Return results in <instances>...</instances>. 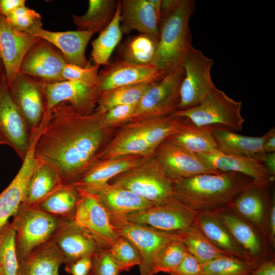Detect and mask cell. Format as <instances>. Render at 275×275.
<instances>
[{"mask_svg":"<svg viewBox=\"0 0 275 275\" xmlns=\"http://www.w3.org/2000/svg\"><path fill=\"white\" fill-rule=\"evenodd\" d=\"M35 140L22 160V164L9 185L0 193V230L13 216L22 203L29 180L38 160L34 155Z\"/></svg>","mask_w":275,"mask_h":275,"instance_id":"obj_25","label":"cell"},{"mask_svg":"<svg viewBox=\"0 0 275 275\" xmlns=\"http://www.w3.org/2000/svg\"><path fill=\"white\" fill-rule=\"evenodd\" d=\"M44 91L45 106L43 118L55 106L63 102L80 114H90L94 111L100 95L97 87L71 80L44 81Z\"/></svg>","mask_w":275,"mask_h":275,"instance_id":"obj_13","label":"cell"},{"mask_svg":"<svg viewBox=\"0 0 275 275\" xmlns=\"http://www.w3.org/2000/svg\"><path fill=\"white\" fill-rule=\"evenodd\" d=\"M179 234L180 240L187 251L203 264L228 256L212 244L195 223Z\"/></svg>","mask_w":275,"mask_h":275,"instance_id":"obj_38","label":"cell"},{"mask_svg":"<svg viewBox=\"0 0 275 275\" xmlns=\"http://www.w3.org/2000/svg\"><path fill=\"white\" fill-rule=\"evenodd\" d=\"M5 19L14 29L25 34H28L34 28L42 26L40 14L25 5L13 11Z\"/></svg>","mask_w":275,"mask_h":275,"instance_id":"obj_44","label":"cell"},{"mask_svg":"<svg viewBox=\"0 0 275 275\" xmlns=\"http://www.w3.org/2000/svg\"><path fill=\"white\" fill-rule=\"evenodd\" d=\"M158 42L157 37L147 34L130 37L119 46V60L138 65L154 66Z\"/></svg>","mask_w":275,"mask_h":275,"instance_id":"obj_34","label":"cell"},{"mask_svg":"<svg viewBox=\"0 0 275 275\" xmlns=\"http://www.w3.org/2000/svg\"><path fill=\"white\" fill-rule=\"evenodd\" d=\"M55 275H60V274H59V272H57Z\"/></svg>","mask_w":275,"mask_h":275,"instance_id":"obj_58","label":"cell"},{"mask_svg":"<svg viewBox=\"0 0 275 275\" xmlns=\"http://www.w3.org/2000/svg\"><path fill=\"white\" fill-rule=\"evenodd\" d=\"M115 0H89L87 12L82 15L71 14L77 30L102 32L113 20L118 5Z\"/></svg>","mask_w":275,"mask_h":275,"instance_id":"obj_35","label":"cell"},{"mask_svg":"<svg viewBox=\"0 0 275 275\" xmlns=\"http://www.w3.org/2000/svg\"><path fill=\"white\" fill-rule=\"evenodd\" d=\"M147 157L128 155L100 160L73 185L83 190L100 187L118 175L138 166Z\"/></svg>","mask_w":275,"mask_h":275,"instance_id":"obj_27","label":"cell"},{"mask_svg":"<svg viewBox=\"0 0 275 275\" xmlns=\"http://www.w3.org/2000/svg\"><path fill=\"white\" fill-rule=\"evenodd\" d=\"M109 250L121 272L141 264L142 258L139 250L124 236L119 235Z\"/></svg>","mask_w":275,"mask_h":275,"instance_id":"obj_43","label":"cell"},{"mask_svg":"<svg viewBox=\"0 0 275 275\" xmlns=\"http://www.w3.org/2000/svg\"><path fill=\"white\" fill-rule=\"evenodd\" d=\"M83 190L94 196L105 209L109 216L126 217L129 214L153 205L132 191L109 183L97 188Z\"/></svg>","mask_w":275,"mask_h":275,"instance_id":"obj_26","label":"cell"},{"mask_svg":"<svg viewBox=\"0 0 275 275\" xmlns=\"http://www.w3.org/2000/svg\"><path fill=\"white\" fill-rule=\"evenodd\" d=\"M137 103L116 106L103 114L105 125L113 129L119 125L125 124L131 120L137 106Z\"/></svg>","mask_w":275,"mask_h":275,"instance_id":"obj_47","label":"cell"},{"mask_svg":"<svg viewBox=\"0 0 275 275\" xmlns=\"http://www.w3.org/2000/svg\"><path fill=\"white\" fill-rule=\"evenodd\" d=\"M66 64L61 52L41 39L25 56L19 72L44 81H63L62 71Z\"/></svg>","mask_w":275,"mask_h":275,"instance_id":"obj_19","label":"cell"},{"mask_svg":"<svg viewBox=\"0 0 275 275\" xmlns=\"http://www.w3.org/2000/svg\"><path fill=\"white\" fill-rule=\"evenodd\" d=\"M198 155L209 167L221 172L244 175L252 179L255 184L266 186L273 184L274 182V177L253 157L227 154L219 150Z\"/></svg>","mask_w":275,"mask_h":275,"instance_id":"obj_23","label":"cell"},{"mask_svg":"<svg viewBox=\"0 0 275 275\" xmlns=\"http://www.w3.org/2000/svg\"><path fill=\"white\" fill-rule=\"evenodd\" d=\"M65 219L53 216L37 206L21 203L13 216L18 262L52 239Z\"/></svg>","mask_w":275,"mask_h":275,"instance_id":"obj_5","label":"cell"},{"mask_svg":"<svg viewBox=\"0 0 275 275\" xmlns=\"http://www.w3.org/2000/svg\"><path fill=\"white\" fill-rule=\"evenodd\" d=\"M256 159L260 162L265 168L269 174L275 176V152H263L257 156Z\"/></svg>","mask_w":275,"mask_h":275,"instance_id":"obj_50","label":"cell"},{"mask_svg":"<svg viewBox=\"0 0 275 275\" xmlns=\"http://www.w3.org/2000/svg\"><path fill=\"white\" fill-rule=\"evenodd\" d=\"M162 0H122L120 27L123 35L132 31L159 37Z\"/></svg>","mask_w":275,"mask_h":275,"instance_id":"obj_21","label":"cell"},{"mask_svg":"<svg viewBox=\"0 0 275 275\" xmlns=\"http://www.w3.org/2000/svg\"><path fill=\"white\" fill-rule=\"evenodd\" d=\"M153 155L165 174L173 181L202 174L221 173L207 166L197 154L169 138L158 146Z\"/></svg>","mask_w":275,"mask_h":275,"instance_id":"obj_15","label":"cell"},{"mask_svg":"<svg viewBox=\"0 0 275 275\" xmlns=\"http://www.w3.org/2000/svg\"><path fill=\"white\" fill-rule=\"evenodd\" d=\"M0 275H3L2 272L0 270Z\"/></svg>","mask_w":275,"mask_h":275,"instance_id":"obj_57","label":"cell"},{"mask_svg":"<svg viewBox=\"0 0 275 275\" xmlns=\"http://www.w3.org/2000/svg\"><path fill=\"white\" fill-rule=\"evenodd\" d=\"M154 84L127 86L103 92L98 99L94 111L104 114L116 106L137 103Z\"/></svg>","mask_w":275,"mask_h":275,"instance_id":"obj_39","label":"cell"},{"mask_svg":"<svg viewBox=\"0 0 275 275\" xmlns=\"http://www.w3.org/2000/svg\"><path fill=\"white\" fill-rule=\"evenodd\" d=\"M213 64L212 59L193 46L190 48L183 63L184 75L177 110L197 106L215 87L211 74Z\"/></svg>","mask_w":275,"mask_h":275,"instance_id":"obj_8","label":"cell"},{"mask_svg":"<svg viewBox=\"0 0 275 275\" xmlns=\"http://www.w3.org/2000/svg\"><path fill=\"white\" fill-rule=\"evenodd\" d=\"M77 188L80 198L74 221L101 246L109 249L119 235L113 228L108 213L94 196Z\"/></svg>","mask_w":275,"mask_h":275,"instance_id":"obj_14","label":"cell"},{"mask_svg":"<svg viewBox=\"0 0 275 275\" xmlns=\"http://www.w3.org/2000/svg\"><path fill=\"white\" fill-rule=\"evenodd\" d=\"M242 104L215 87L199 104L171 115L187 118L199 126H220L236 132L242 130L244 122Z\"/></svg>","mask_w":275,"mask_h":275,"instance_id":"obj_6","label":"cell"},{"mask_svg":"<svg viewBox=\"0 0 275 275\" xmlns=\"http://www.w3.org/2000/svg\"><path fill=\"white\" fill-rule=\"evenodd\" d=\"M184 119L183 117L169 115L127 123L155 151L164 140L178 130Z\"/></svg>","mask_w":275,"mask_h":275,"instance_id":"obj_30","label":"cell"},{"mask_svg":"<svg viewBox=\"0 0 275 275\" xmlns=\"http://www.w3.org/2000/svg\"><path fill=\"white\" fill-rule=\"evenodd\" d=\"M99 67L94 64L81 67L67 63L62 71V77L63 80L77 81L98 88Z\"/></svg>","mask_w":275,"mask_h":275,"instance_id":"obj_45","label":"cell"},{"mask_svg":"<svg viewBox=\"0 0 275 275\" xmlns=\"http://www.w3.org/2000/svg\"><path fill=\"white\" fill-rule=\"evenodd\" d=\"M0 135L23 160L32 140L25 120L10 97L6 79L0 88Z\"/></svg>","mask_w":275,"mask_h":275,"instance_id":"obj_17","label":"cell"},{"mask_svg":"<svg viewBox=\"0 0 275 275\" xmlns=\"http://www.w3.org/2000/svg\"><path fill=\"white\" fill-rule=\"evenodd\" d=\"M184 75L182 66L170 71L154 84L138 102L130 122L169 116L176 111Z\"/></svg>","mask_w":275,"mask_h":275,"instance_id":"obj_7","label":"cell"},{"mask_svg":"<svg viewBox=\"0 0 275 275\" xmlns=\"http://www.w3.org/2000/svg\"><path fill=\"white\" fill-rule=\"evenodd\" d=\"M211 127L217 148L223 153L255 158L264 152L262 136H246L220 126Z\"/></svg>","mask_w":275,"mask_h":275,"instance_id":"obj_31","label":"cell"},{"mask_svg":"<svg viewBox=\"0 0 275 275\" xmlns=\"http://www.w3.org/2000/svg\"><path fill=\"white\" fill-rule=\"evenodd\" d=\"M25 0H0V14L5 17L13 11L25 5Z\"/></svg>","mask_w":275,"mask_h":275,"instance_id":"obj_51","label":"cell"},{"mask_svg":"<svg viewBox=\"0 0 275 275\" xmlns=\"http://www.w3.org/2000/svg\"><path fill=\"white\" fill-rule=\"evenodd\" d=\"M79 198V190L74 185H62L36 206L53 216L74 220Z\"/></svg>","mask_w":275,"mask_h":275,"instance_id":"obj_36","label":"cell"},{"mask_svg":"<svg viewBox=\"0 0 275 275\" xmlns=\"http://www.w3.org/2000/svg\"><path fill=\"white\" fill-rule=\"evenodd\" d=\"M112 225L119 235L130 240L141 255V275H153L152 258L155 253L167 243L180 239L179 233L160 231L148 226L132 223L124 216H109Z\"/></svg>","mask_w":275,"mask_h":275,"instance_id":"obj_9","label":"cell"},{"mask_svg":"<svg viewBox=\"0 0 275 275\" xmlns=\"http://www.w3.org/2000/svg\"><path fill=\"white\" fill-rule=\"evenodd\" d=\"M198 214L174 199L129 214L126 219L160 231L179 233L194 224Z\"/></svg>","mask_w":275,"mask_h":275,"instance_id":"obj_12","label":"cell"},{"mask_svg":"<svg viewBox=\"0 0 275 275\" xmlns=\"http://www.w3.org/2000/svg\"><path fill=\"white\" fill-rule=\"evenodd\" d=\"M111 129L103 114H80L68 103H60L42 120L34 155L54 170L62 185L73 184L100 161Z\"/></svg>","mask_w":275,"mask_h":275,"instance_id":"obj_1","label":"cell"},{"mask_svg":"<svg viewBox=\"0 0 275 275\" xmlns=\"http://www.w3.org/2000/svg\"><path fill=\"white\" fill-rule=\"evenodd\" d=\"M195 223L212 243L226 255L249 261L228 228L215 212L198 213Z\"/></svg>","mask_w":275,"mask_h":275,"instance_id":"obj_28","label":"cell"},{"mask_svg":"<svg viewBox=\"0 0 275 275\" xmlns=\"http://www.w3.org/2000/svg\"><path fill=\"white\" fill-rule=\"evenodd\" d=\"M65 264V270L71 275H89L92 265V256L84 257Z\"/></svg>","mask_w":275,"mask_h":275,"instance_id":"obj_49","label":"cell"},{"mask_svg":"<svg viewBox=\"0 0 275 275\" xmlns=\"http://www.w3.org/2000/svg\"><path fill=\"white\" fill-rule=\"evenodd\" d=\"M65 260L51 239L19 261L16 275H55Z\"/></svg>","mask_w":275,"mask_h":275,"instance_id":"obj_29","label":"cell"},{"mask_svg":"<svg viewBox=\"0 0 275 275\" xmlns=\"http://www.w3.org/2000/svg\"><path fill=\"white\" fill-rule=\"evenodd\" d=\"M272 185L264 186L253 183L240 194L230 206L270 242L269 216Z\"/></svg>","mask_w":275,"mask_h":275,"instance_id":"obj_16","label":"cell"},{"mask_svg":"<svg viewBox=\"0 0 275 275\" xmlns=\"http://www.w3.org/2000/svg\"><path fill=\"white\" fill-rule=\"evenodd\" d=\"M95 34L91 31L53 32L38 26L26 34L44 40L57 48L67 63L87 67L91 64L86 57V49Z\"/></svg>","mask_w":275,"mask_h":275,"instance_id":"obj_22","label":"cell"},{"mask_svg":"<svg viewBox=\"0 0 275 275\" xmlns=\"http://www.w3.org/2000/svg\"><path fill=\"white\" fill-rule=\"evenodd\" d=\"M120 273L109 249H103L92 256L89 275H120Z\"/></svg>","mask_w":275,"mask_h":275,"instance_id":"obj_46","label":"cell"},{"mask_svg":"<svg viewBox=\"0 0 275 275\" xmlns=\"http://www.w3.org/2000/svg\"><path fill=\"white\" fill-rule=\"evenodd\" d=\"M269 229L270 241L272 245H275V196L274 190L272 191L271 203L269 216Z\"/></svg>","mask_w":275,"mask_h":275,"instance_id":"obj_54","label":"cell"},{"mask_svg":"<svg viewBox=\"0 0 275 275\" xmlns=\"http://www.w3.org/2000/svg\"><path fill=\"white\" fill-rule=\"evenodd\" d=\"M252 275H275V260L264 261L255 269Z\"/></svg>","mask_w":275,"mask_h":275,"instance_id":"obj_52","label":"cell"},{"mask_svg":"<svg viewBox=\"0 0 275 275\" xmlns=\"http://www.w3.org/2000/svg\"><path fill=\"white\" fill-rule=\"evenodd\" d=\"M168 138L197 155L218 150L211 127L199 126L185 118L178 130Z\"/></svg>","mask_w":275,"mask_h":275,"instance_id":"obj_32","label":"cell"},{"mask_svg":"<svg viewBox=\"0 0 275 275\" xmlns=\"http://www.w3.org/2000/svg\"><path fill=\"white\" fill-rule=\"evenodd\" d=\"M215 213L228 228L249 261L259 265L275 260L274 246L230 207Z\"/></svg>","mask_w":275,"mask_h":275,"instance_id":"obj_11","label":"cell"},{"mask_svg":"<svg viewBox=\"0 0 275 275\" xmlns=\"http://www.w3.org/2000/svg\"><path fill=\"white\" fill-rule=\"evenodd\" d=\"M258 265L225 256L204 264V275H252Z\"/></svg>","mask_w":275,"mask_h":275,"instance_id":"obj_42","label":"cell"},{"mask_svg":"<svg viewBox=\"0 0 275 275\" xmlns=\"http://www.w3.org/2000/svg\"><path fill=\"white\" fill-rule=\"evenodd\" d=\"M187 250L180 239L171 241L159 249L152 262V273L160 272L170 274L179 265Z\"/></svg>","mask_w":275,"mask_h":275,"instance_id":"obj_40","label":"cell"},{"mask_svg":"<svg viewBox=\"0 0 275 275\" xmlns=\"http://www.w3.org/2000/svg\"><path fill=\"white\" fill-rule=\"evenodd\" d=\"M62 185L54 170L39 161L29 180L22 203L36 206Z\"/></svg>","mask_w":275,"mask_h":275,"instance_id":"obj_33","label":"cell"},{"mask_svg":"<svg viewBox=\"0 0 275 275\" xmlns=\"http://www.w3.org/2000/svg\"><path fill=\"white\" fill-rule=\"evenodd\" d=\"M16 232L9 221L0 230V270L3 275H16L19 266L17 257Z\"/></svg>","mask_w":275,"mask_h":275,"instance_id":"obj_41","label":"cell"},{"mask_svg":"<svg viewBox=\"0 0 275 275\" xmlns=\"http://www.w3.org/2000/svg\"><path fill=\"white\" fill-rule=\"evenodd\" d=\"M253 183L249 177L234 172L202 174L173 181L174 195L198 213L215 212L230 207Z\"/></svg>","mask_w":275,"mask_h":275,"instance_id":"obj_2","label":"cell"},{"mask_svg":"<svg viewBox=\"0 0 275 275\" xmlns=\"http://www.w3.org/2000/svg\"><path fill=\"white\" fill-rule=\"evenodd\" d=\"M8 88L12 101L28 124L32 139L39 133L44 115V81L19 72Z\"/></svg>","mask_w":275,"mask_h":275,"instance_id":"obj_10","label":"cell"},{"mask_svg":"<svg viewBox=\"0 0 275 275\" xmlns=\"http://www.w3.org/2000/svg\"><path fill=\"white\" fill-rule=\"evenodd\" d=\"M263 148L266 153L275 152V129L272 128L263 135Z\"/></svg>","mask_w":275,"mask_h":275,"instance_id":"obj_53","label":"cell"},{"mask_svg":"<svg viewBox=\"0 0 275 275\" xmlns=\"http://www.w3.org/2000/svg\"><path fill=\"white\" fill-rule=\"evenodd\" d=\"M108 183L132 191L153 205L163 204L175 199L173 180L165 174L154 155L115 176Z\"/></svg>","mask_w":275,"mask_h":275,"instance_id":"obj_4","label":"cell"},{"mask_svg":"<svg viewBox=\"0 0 275 275\" xmlns=\"http://www.w3.org/2000/svg\"><path fill=\"white\" fill-rule=\"evenodd\" d=\"M170 275H204V264L188 251L179 265Z\"/></svg>","mask_w":275,"mask_h":275,"instance_id":"obj_48","label":"cell"},{"mask_svg":"<svg viewBox=\"0 0 275 275\" xmlns=\"http://www.w3.org/2000/svg\"><path fill=\"white\" fill-rule=\"evenodd\" d=\"M194 0H162L157 50L154 66L167 73L182 67L192 45L189 19Z\"/></svg>","mask_w":275,"mask_h":275,"instance_id":"obj_3","label":"cell"},{"mask_svg":"<svg viewBox=\"0 0 275 275\" xmlns=\"http://www.w3.org/2000/svg\"><path fill=\"white\" fill-rule=\"evenodd\" d=\"M6 79L4 67L0 57V88L4 81Z\"/></svg>","mask_w":275,"mask_h":275,"instance_id":"obj_55","label":"cell"},{"mask_svg":"<svg viewBox=\"0 0 275 275\" xmlns=\"http://www.w3.org/2000/svg\"><path fill=\"white\" fill-rule=\"evenodd\" d=\"M0 145H8V144L6 142V141L4 139H3L1 135H0Z\"/></svg>","mask_w":275,"mask_h":275,"instance_id":"obj_56","label":"cell"},{"mask_svg":"<svg viewBox=\"0 0 275 275\" xmlns=\"http://www.w3.org/2000/svg\"><path fill=\"white\" fill-rule=\"evenodd\" d=\"M52 240L64 257L65 264L92 256L104 249L74 220L65 219Z\"/></svg>","mask_w":275,"mask_h":275,"instance_id":"obj_24","label":"cell"},{"mask_svg":"<svg viewBox=\"0 0 275 275\" xmlns=\"http://www.w3.org/2000/svg\"><path fill=\"white\" fill-rule=\"evenodd\" d=\"M105 66L99 72L100 94L121 87L155 83L168 73L154 66L138 65L119 59Z\"/></svg>","mask_w":275,"mask_h":275,"instance_id":"obj_18","label":"cell"},{"mask_svg":"<svg viewBox=\"0 0 275 275\" xmlns=\"http://www.w3.org/2000/svg\"><path fill=\"white\" fill-rule=\"evenodd\" d=\"M41 40L17 31L0 14V57L8 85L19 72L21 64L26 54Z\"/></svg>","mask_w":275,"mask_h":275,"instance_id":"obj_20","label":"cell"},{"mask_svg":"<svg viewBox=\"0 0 275 275\" xmlns=\"http://www.w3.org/2000/svg\"><path fill=\"white\" fill-rule=\"evenodd\" d=\"M120 22L121 5L120 1H118L113 20L92 42L91 58L95 65L100 66L108 63L113 52L122 39Z\"/></svg>","mask_w":275,"mask_h":275,"instance_id":"obj_37","label":"cell"}]
</instances>
